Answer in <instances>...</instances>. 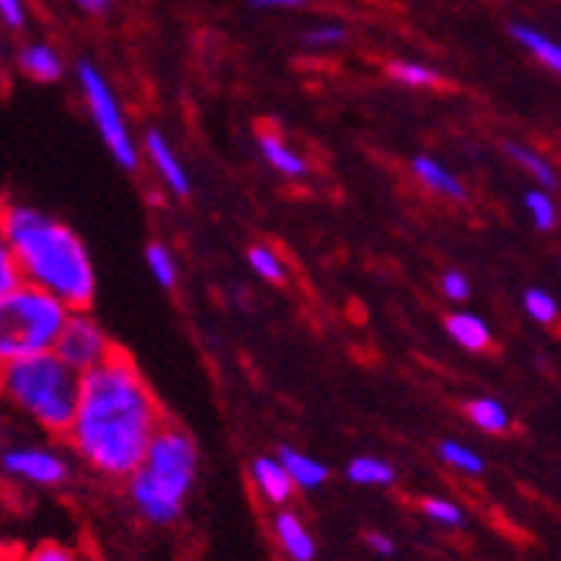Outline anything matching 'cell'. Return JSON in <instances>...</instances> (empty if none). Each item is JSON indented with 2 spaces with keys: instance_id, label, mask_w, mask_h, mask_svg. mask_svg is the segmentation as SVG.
<instances>
[{
  "instance_id": "cell-34",
  "label": "cell",
  "mask_w": 561,
  "mask_h": 561,
  "mask_svg": "<svg viewBox=\"0 0 561 561\" xmlns=\"http://www.w3.org/2000/svg\"><path fill=\"white\" fill-rule=\"evenodd\" d=\"M367 545H370V551H377V554H393V551H397L393 538H390V535H380V531L367 535Z\"/></svg>"
},
{
  "instance_id": "cell-6",
  "label": "cell",
  "mask_w": 561,
  "mask_h": 561,
  "mask_svg": "<svg viewBox=\"0 0 561 561\" xmlns=\"http://www.w3.org/2000/svg\"><path fill=\"white\" fill-rule=\"evenodd\" d=\"M78 75V91H81V101H84V108L101 135V141H105L108 148V156L122 165V169H138L141 162V148L131 135V125L125 118V108H122V98L115 91V84L108 81V75L101 71L98 65L91 61H81L75 68Z\"/></svg>"
},
{
  "instance_id": "cell-28",
  "label": "cell",
  "mask_w": 561,
  "mask_h": 561,
  "mask_svg": "<svg viewBox=\"0 0 561 561\" xmlns=\"http://www.w3.org/2000/svg\"><path fill=\"white\" fill-rule=\"evenodd\" d=\"M302 44H306V47H313V50H333V47L346 44V27L336 24V21L313 24V27H306Z\"/></svg>"
},
{
  "instance_id": "cell-20",
  "label": "cell",
  "mask_w": 561,
  "mask_h": 561,
  "mask_svg": "<svg viewBox=\"0 0 561 561\" xmlns=\"http://www.w3.org/2000/svg\"><path fill=\"white\" fill-rule=\"evenodd\" d=\"M468 417L478 431H488V434L512 431V414H507V407L497 397H474L468 403Z\"/></svg>"
},
{
  "instance_id": "cell-32",
  "label": "cell",
  "mask_w": 561,
  "mask_h": 561,
  "mask_svg": "<svg viewBox=\"0 0 561 561\" xmlns=\"http://www.w3.org/2000/svg\"><path fill=\"white\" fill-rule=\"evenodd\" d=\"M0 24L11 27V31L27 27V4L24 0H0Z\"/></svg>"
},
{
  "instance_id": "cell-27",
  "label": "cell",
  "mask_w": 561,
  "mask_h": 561,
  "mask_svg": "<svg viewBox=\"0 0 561 561\" xmlns=\"http://www.w3.org/2000/svg\"><path fill=\"white\" fill-rule=\"evenodd\" d=\"M525 313L538 327H554L558 323V299L548 289H528L525 293Z\"/></svg>"
},
{
  "instance_id": "cell-29",
  "label": "cell",
  "mask_w": 561,
  "mask_h": 561,
  "mask_svg": "<svg viewBox=\"0 0 561 561\" xmlns=\"http://www.w3.org/2000/svg\"><path fill=\"white\" fill-rule=\"evenodd\" d=\"M14 561H81L75 548L61 545V541H44V545H31L21 554H14Z\"/></svg>"
},
{
  "instance_id": "cell-10",
  "label": "cell",
  "mask_w": 561,
  "mask_h": 561,
  "mask_svg": "<svg viewBox=\"0 0 561 561\" xmlns=\"http://www.w3.org/2000/svg\"><path fill=\"white\" fill-rule=\"evenodd\" d=\"M273 538L279 545V551L289 561H313L317 558V538L306 528V522L296 512H286V507H276L273 515Z\"/></svg>"
},
{
  "instance_id": "cell-31",
  "label": "cell",
  "mask_w": 561,
  "mask_h": 561,
  "mask_svg": "<svg viewBox=\"0 0 561 561\" xmlns=\"http://www.w3.org/2000/svg\"><path fill=\"white\" fill-rule=\"evenodd\" d=\"M21 283V273H18V263H14V252L4 239V232H0V293H8Z\"/></svg>"
},
{
  "instance_id": "cell-13",
  "label": "cell",
  "mask_w": 561,
  "mask_h": 561,
  "mask_svg": "<svg viewBox=\"0 0 561 561\" xmlns=\"http://www.w3.org/2000/svg\"><path fill=\"white\" fill-rule=\"evenodd\" d=\"M260 156H263V162H266L276 175H283V179L299 182V179L310 175V162H306V156H302L299 148H293L279 131H263V135H260Z\"/></svg>"
},
{
  "instance_id": "cell-1",
  "label": "cell",
  "mask_w": 561,
  "mask_h": 561,
  "mask_svg": "<svg viewBox=\"0 0 561 561\" xmlns=\"http://www.w3.org/2000/svg\"><path fill=\"white\" fill-rule=\"evenodd\" d=\"M165 424V411L128 353L81 374L78 403L65 431L78 461L105 481H125Z\"/></svg>"
},
{
  "instance_id": "cell-30",
  "label": "cell",
  "mask_w": 561,
  "mask_h": 561,
  "mask_svg": "<svg viewBox=\"0 0 561 561\" xmlns=\"http://www.w3.org/2000/svg\"><path fill=\"white\" fill-rule=\"evenodd\" d=\"M437 286H440V296L450 302H468V296H471V279L461 270H447Z\"/></svg>"
},
{
  "instance_id": "cell-22",
  "label": "cell",
  "mask_w": 561,
  "mask_h": 561,
  "mask_svg": "<svg viewBox=\"0 0 561 561\" xmlns=\"http://www.w3.org/2000/svg\"><path fill=\"white\" fill-rule=\"evenodd\" d=\"M437 457L447 468H454L457 474H465V478H481L484 474V457L465 440H440Z\"/></svg>"
},
{
  "instance_id": "cell-7",
  "label": "cell",
  "mask_w": 561,
  "mask_h": 561,
  "mask_svg": "<svg viewBox=\"0 0 561 561\" xmlns=\"http://www.w3.org/2000/svg\"><path fill=\"white\" fill-rule=\"evenodd\" d=\"M0 471L27 488H65L71 481V457L47 444H14L0 450Z\"/></svg>"
},
{
  "instance_id": "cell-17",
  "label": "cell",
  "mask_w": 561,
  "mask_h": 561,
  "mask_svg": "<svg viewBox=\"0 0 561 561\" xmlns=\"http://www.w3.org/2000/svg\"><path fill=\"white\" fill-rule=\"evenodd\" d=\"M512 37L522 44L525 55H531L541 68H548L551 75L561 71V44L548 31H541L535 24H512Z\"/></svg>"
},
{
  "instance_id": "cell-19",
  "label": "cell",
  "mask_w": 561,
  "mask_h": 561,
  "mask_svg": "<svg viewBox=\"0 0 561 561\" xmlns=\"http://www.w3.org/2000/svg\"><path fill=\"white\" fill-rule=\"evenodd\" d=\"M346 478L360 488H390L397 481V471L390 461H383V457L364 454V457H353L346 465Z\"/></svg>"
},
{
  "instance_id": "cell-16",
  "label": "cell",
  "mask_w": 561,
  "mask_h": 561,
  "mask_svg": "<svg viewBox=\"0 0 561 561\" xmlns=\"http://www.w3.org/2000/svg\"><path fill=\"white\" fill-rule=\"evenodd\" d=\"M504 151H507V159H512L538 188H548V192L558 188V169H554V162L545 156V151H538V148H531L525 141H507Z\"/></svg>"
},
{
  "instance_id": "cell-14",
  "label": "cell",
  "mask_w": 561,
  "mask_h": 561,
  "mask_svg": "<svg viewBox=\"0 0 561 561\" xmlns=\"http://www.w3.org/2000/svg\"><path fill=\"white\" fill-rule=\"evenodd\" d=\"M411 172H414V179L427 188V192H434V195H440V198H450V202H465L468 198V188H465V182L457 179L440 159H434V156H417V159H411Z\"/></svg>"
},
{
  "instance_id": "cell-36",
  "label": "cell",
  "mask_w": 561,
  "mask_h": 561,
  "mask_svg": "<svg viewBox=\"0 0 561 561\" xmlns=\"http://www.w3.org/2000/svg\"><path fill=\"white\" fill-rule=\"evenodd\" d=\"M0 65H4V41H0Z\"/></svg>"
},
{
  "instance_id": "cell-12",
  "label": "cell",
  "mask_w": 561,
  "mask_h": 561,
  "mask_svg": "<svg viewBox=\"0 0 561 561\" xmlns=\"http://www.w3.org/2000/svg\"><path fill=\"white\" fill-rule=\"evenodd\" d=\"M18 68L24 78L37 81V84H55L65 75V55L47 41H27L18 55Z\"/></svg>"
},
{
  "instance_id": "cell-4",
  "label": "cell",
  "mask_w": 561,
  "mask_h": 561,
  "mask_svg": "<svg viewBox=\"0 0 561 561\" xmlns=\"http://www.w3.org/2000/svg\"><path fill=\"white\" fill-rule=\"evenodd\" d=\"M78 380L81 377L61 356L55 350H47L0 367V397L34 427L65 437L78 403Z\"/></svg>"
},
{
  "instance_id": "cell-35",
  "label": "cell",
  "mask_w": 561,
  "mask_h": 561,
  "mask_svg": "<svg viewBox=\"0 0 561 561\" xmlns=\"http://www.w3.org/2000/svg\"><path fill=\"white\" fill-rule=\"evenodd\" d=\"M84 14H105L112 8V0H75Z\"/></svg>"
},
{
  "instance_id": "cell-8",
  "label": "cell",
  "mask_w": 561,
  "mask_h": 561,
  "mask_svg": "<svg viewBox=\"0 0 561 561\" xmlns=\"http://www.w3.org/2000/svg\"><path fill=\"white\" fill-rule=\"evenodd\" d=\"M55 353L81 377V374L94 370L98 364H105L115 353V343L105 333V327L91 317V310H71L58 333Z\"/></svg>"
},
{
  "instance_id": "cell-33",
  "label": "cell",
  "mask_w": 561,
  "mask_h": 561,
  "mask_svg": "<svg viewBox=\"0 0 561 561\" xmlns=\"http://www.w3.org/2000/svg\"><path fill=\"white\" fill-rule=\"evenodd\" d=\"M249 4L260 11H299L306 8V0H249Z\"/></svg>"
},
{
  "instance_id": "cell-37",
  "label": "cell",
  "mask_w": 561,
  "mask_h": 561,
  "mask_svg": "<svg viewBox=\"0 0 561 561\" xmlns=\"http://www.w3.org/2000/svg\"><path fill=\"white\" fill-rule=\"evenodd\" d=\"M0 561H14V554H0Z\"/></svg>"
},
{
  "instance_id": "cell-21",
  "label": "cell",
  "mask_w": 561,
  "mask_h": 561,
  "mask_svg": "<svg viewBox=\"0 0 561 561\" xmlns=\"http://www.w3.org/2000/svg\"><path fill=\"white\" fill-rule=\"evenodd\" d=\"M387 75L393 84L400 88H414V91H427V88H437L440 84V75L424 65V61H411V58H397V61H387Z\"/></svg>"
},
{
  "instance_id": "cell-9",
  "label": "cell",
  "mask_w": 561,
  "mask_h": 561,
  "mask_svg": "<svg viewBox=\"0 0 561 561\" xmlns=\"http://www.w3.org/2000/svg\"><path fill=\"white\" fill-rule=\"evenodd\" d=\"M141 151H145V162L159 172L162 185H165L172 195L185 198V195L192 192V179H188V172H185V165H182V159H179L175 145L169 141V135H162V131H148L145 141H141Z\"/></svg>"
},
{
  "instance_id": "cell-18",
  "label": "cell",
  "mask_w": 561,
  "mask_h": 561,
  "mask_svg": "<svg viewBox=\"0 0 561 561\" xmlns=\"http://www.w3.org/2000/svg\"><path fill=\"white\" fill-rule=\"evenodd\" d=\"M447 336L468 353H484L491 346V340H494L488 320L471 313V310H457V313L447 317Z\"/></svg>"
},
{
  "instance_id": "cell-5",
  "label": "cell",
  "mask_w": 561,
  "mask_h": 561,
  "mask_svg": "<svg viewBox=\"0 0 561 561\" xmlns=\"http://www.w3.org/2000/svg\"><path fill=\"white\" fill-rule=\"evenodd\" d=\"M68 313L65 302L27 283L0 293V367L55 350Z\"/></svg>"
},
{
  "instance_id": "cell-25",
  "label": "cell",
  "mask_w": 561,
  "mask_h": 561,
  "mask_svg": "<svg viewBox=\"0 0 561 561\" xmlns=\"http://www.w3.org/2000/svg\"><path fill=\"white\" fill-rule=\"evenodd\" d=\"M522 206H525V213H528V219H531V226H535L538 232H551V229L558 226V202H554V192L535 185V188L525 192Z\"/></svg>"
},
{
  "instance_id": "cell-26",
  "label": "cell",
  "mask_w": 561,
  "mask_h": 561,
  "mask_svg": "<svg viewBox=\"0 0 561 561\" xmlns=\"http://www.w3.org/2000/svg\"><path fill=\"white\" fill-rule=\"evenodd\" d=\"M421 512H424L427 522H434L437 528H447V531L465 528V522H468V512H465V507L457 504V501H450V497H440V494L424 497V501H421Z\"/></svg>"
},
{
  "instance_id": "cell-2",
  "label": "cell",
  "mask_w": 561,
  "mask_h": 561,
  "mask_svg": "<svg viewBox=\"0 0 561 561\" xmlns=\"http://www.w3.org/2000/svg\"><path fill=\"white\" fill-rule=\"evenodd\" d=\"M0 232L14 252L21 283L44 289L68 310H91L98 276L88 245L71 226L24 202H4Z\"/></svg>"
},
{
  "instance_id": "cell-23",
  "label": "cell",
  "mask_w": 561,
  "mask_h": 561,
  "mask_svg": "<svg viewBox=\"0 0 561 561\" xmlns=\"http://www.w3.org/2000/svg\"><path fill=\"white\" fill-rule=\"evenodd\" d=\"M245 263H249L252 273H256L260 279H266V283H286V270H289V266H286L283 252H279L276 245H266V242L249 245Z\"/></svg>"
},
{
  "instance_id": "cell-3",
  "label": "cell",
  "mask_w": 561,
  "mask_h": 561,
  "mask_svg": "<svg viewBox=\"0 0 561 561\" xmlns=\"http://www.w3.org/2000/svg\"><path fill=\"white\" fill-rule=\"evenodd\" d=\"M198 478V444L179 424H162L151 437L141 465L125 478V491L135 512L148 522L169 528L182 518L185 501Z\"/></svg>"
},
{
  "instance_id": "cell-11",
  "label": "cell",
  "mask_w": 561,
  "mask_h": 561,
  "mask_svg": "<svg viewBox=\"0 0 561 561\" xmlns=\"http://www.w3.org/2000/svg\"><path fill=\"white\" fill-rule=\"evenodd\" d=\"M249 481L270 507H289V501L296 494L286 468L279 465V457H256L252 468H249Z\"/></svg>"
},
{
  "instance_id": "cell-15",
  "label": "cell",
  "mask_w": 561,
  "mask_h": 561,
  "mask_svg": "<svg viewBox=\"0 0 561 561\" xmlns=\"http://www.w3.org/2000/svg\"><path fill=\"white\" fill-rule=\"evenodd\" d=\"M276 457H279V465L286 468V474H289V481H293L296 491H317L330 478V471H327L323 461H317V457L302 454L296 447H279Z\"/></svg>"
},
{
  "instance_id": "cell-24",
  "label": "cell",
  "mask_w": 561,
  "mask_h": 561,
  "mask_svg": "<svg viewBox=\"0 0 561 561\" xmlns=\"http://www.w3.org/2000/svg\"><path fill=\"white\" fill-rule=\"evenodd\" d=\"M145 266L162 289H175L179 283V260L165 242H148L145 249Z\"/></svg>"
}]
</instances>
